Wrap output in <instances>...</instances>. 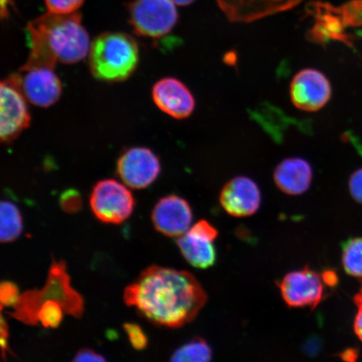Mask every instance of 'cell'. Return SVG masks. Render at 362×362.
<instances>
[{
  "instance_id": "cell-15",
  "label": "cell",
  "mask_w": 362,
  "mask_h": 362,
  "mask_svg": "<svg viewBox=\"0 0 362 362\" xmlns=\"http://www.w3.org/2000/svg\"><path fill=\"white\" fill-rule=\"evenodd\" d=\"M152 97L161 111L176 119H187L196 107L191 90L182 81L174 78L158 81L153 86Z\"/></svg>"
},
{
  "instance_id": "cell-18",
  "label": "cell",
  "mask_w": 362,
  "mask_h": 362,
  "mask_svg": "<svg viewBox=\"0 0 362 362\" xmlns=\"http://www.w3.org/2000/svg\"><path fill=\"white\" fill-rule=\"evenodd\" d=\"M23 220L19 208L10 201L0 204V240L4 243H11L21 236Z\"/></svg>"
},
{
  "instance_id": "cell-31",
  "label": "cell",
  "mask_w": 362,
  "mask_h": 362,
  "mask_svg": "<svg viewBox=\"0 0 362 362\" xmlns=\"http://www.w3.org/2000/svg\"><path fill=\"white\" fill-rule=\"evenodd\" d=\"M172 2L180 6H187L193 4L196 0H171Z\"/></svg>"
},
{
  "instance_id": "cell-25",
  "label": "cell",
  "mask_w": 362,
  "mask_h": 362,
  "mask_svg": "<svg viewBox=\"0 0 362 362\" xmlns=\"http://www.w3.org/2000/svg\"><path fill=\"white\" fill-rule=\"evenodd\" d=\"M349 191L356 202L362 204V168L356 170L349 180Z\"/></svg>"
},
{
  "instance_id": "cell-19",
  "label": "cell",
  "mask_w": 362,
  "mask_h": 362,
  "mask_svg": "<svg viewBox=\"0 0 362 362\" xmlns=\"http://www.w3.org/2000/svg\"><path fill=\"white\" fill-rule=\"evenodd\" d=\"M211 356L209 345L203 339L196 338L176 350L170 362H211Z\"/></svg>"
},
{
  "instance_id": "cell-7",
  "label": "cell",
  "mask_w": 362,
  "mask_h": 362,
  "mask_svg": "<svg viewBox=\"0 0 362 362\" xmlns=\"http://www.w3.org/2000/svg\"><path fill=\"white\" fill-rule=\"evenodd\" d=\"M307 0H215L226 19L247 25L293 10Z\"/></svg>"
},
{
  "instance_id": "cell-4",
  "label": "cell",
  "mask_w": 362,
  "mask_h": 362,
  "mask_svg": "<svg viewBox=\"0 0 362 362\" xmlns=\"http://www.w3.org/2000/svg\"><path fill=\"white\" fill-rule=\"evenodd\" d=\"M93 214L103 223L120 224L132 215L135 200L125 184L112 179L99 181L90 196Z\"/></svg>"
},
{
  "instance_id": "cell-10",
  "label": "cell",
  "mask_w": 362,
  "mask_h": 362,
  "mask_svg": "<svg viewBox=\"0 0 362 362\" xmlns=\"http://www.w3.org/2000/svg\"><path fill=\"white\" fill-rule=\"evenodd\" d=\"M161 170L155 153L144 147L128 149L117 160V173L127 187L140 189L155 182Z\"/></svg>"
},
{
  "instance_id": "cell-6",
  "label": "cell",
  "mask_w": 362,
  "mask_h": 362,
  "mask_svg": "<svg viewBox=\"0 0 362 362\" xmlns=\"http://www.w3.org/2000/svg\"><path fill=\"white\" fill-rule=\"evenodd\" d=\"M27 99L20 88V74L2 81L0 86V139L10 144L19 137L30 124Z\"/></svg>"
},
{
  "instance_id": "cell-1",
  "label": "cell",
  "mask_w": 362,
  "mask_h": 362,
  "mask_svg": "<svg viewBox=\"0 0 362 362\" xmlns=\"http://www.w3.org/2000/svg\"><path fill=\"white\" fill-rule=\"evenodd\" d=\"M124 298L151 322L170 328L192 322L207 301L193 274L158 266L143 271L125 289Z\"/></svg>"
},
{
  "instance_id": "cell-23",
  "label": "cell",
  "mask_w": 362,
  "mask_h": 362,
  "mask_svg": "<svg viewBox=\"0 0 362 362\" xmlns=\"http://www.w3.org/2000/svg\"><path fill=\"white\" fill-rule=\"evenodd\" d=\"M85 0H45L49 13L56 15H71L76 13Z\"/></svg>"
},
{
  "instance_id": "cell-16",
  "label": "cell",
  "mask_w": 362,
  "mask_h": 362,
  "mask_svg": "<svg viewBox=\"0 0 362 362\" xmlns=\"http://www.w3.org/2000/svg\"><path fill=\"white\" fill-rule=\"evenodd\" d=\"M310 13L314 17L313 25L308 33L310 42L321 45L341 42L352 47V39L346 31L348 26L344 21L339 7L314 3Z\"/></svg>"
},
{
  "instance_id": "cell-24",
  "label": "cell",
  "mask_w": 362,
  "mask_h": 362,
  "mask_svg": "<svg viewBox=\"0 0 362 362\" xmlns=\"http://www.w3.org/2000/svg\"><path fill=\"white\" fill-rule=\"evenodd\" d=\"M124 329L129 341L132 344L136 350H143L148 345V339L139 325L132 323H127L124 325Z\"/></svg>"
},
{
  "instance_id": "cell-12",
  "label": "cell",
  "mask_w": 362,
  "mask_h": 362,
  "mask_svg": "<svg viewBox=\"0 0 362 362\" xmlns=\"http://www.w3.org/2000/svg\"><path fill=\"white\" fill-rule=\"evenodd\" d=\"M192 207L184 198L170 194L160 199L152 211V221L158 233L170 238L182 236L192 228Z\"/></svg>"
},
{
  "instance_id": "cell-28",
  "label": "cell",
  "mask_w": 362,
  "mask_h": 362,
  "mask_svg": "<svg viewBox=\"0 0 362 362\" xmlns=\"http://www.w3.org/2000/svg\"><path fill=\"white\" fill-rule=\"evenodd\" d=\"M354 302L356 305L358 307V312H357L354 321V332L357 337L362 341V288L361 291L355 296Z\"/></svg>"
},
{
  "instance_id": "cell-8",
  "label": "cell",
  "mask_w": 362,
  "mask_h": 362,
  "mask_svg": "<svg viewBox=\"0 0 362 362\" xmlns=\"http://www.w3.org/2000/svg\"><path fill=\"white\" fill-rule=\"evenodd\" d=\"M322 276L310 268L291 272L278 283L284 300L291 308L315 309L323 300Z\"/></svg>"
},
{
  "instance_id": "cell-13",
  "label": "cell",
  "mask_w": 362,
  "mask_h": 362,
  "mask_svg": "<svg viewBox=\"0 0 362 362\" xmlns=\"http://www.w3.org/2000/svg\"><path fill=\"white\" fill-rule=\"evenodd\" d=\"M219 201L226 214L235 217H247L259 209L262 194L255 180L247 176H237L224 185Z\"/></svg>"
},
{
  "instance_id": "cell-26",
  "label": "cell",
  "mask_w": 362,
  "mask_h": 362,
  "mask_svg": "<svg viewBox=\"0 0 362 362\" xmlns=\"http://www.w3.org/2000/svg\"><path fill=\"white\" fill-rule=\"evenodd\" d=\"M19 298L18 289L15 284L11 283H3L1 285V302L2 305H11L16 302Z\"/></svg>"
},
{
  "instance_id": "cell-21",
  "label": "cell",
  "mask_w": 362,
  "mask_h": 362,
  "mask_svg": "<svg viewBox=\"0 0 362 362\" xmlns=\"http://www.w3.org/2000/svg\"><path fill=\"white\" fill-rule=\"evenodd\" d=\"M38 318L45 327H57L62 319V309L55 301L45 302L40 308Z\"/></svg>"
},
{
  "instance_id": "cell-29",
  "label": "cell",
  "mask_w": 362,
  "mask_h": 362,
  "mask_svg": "<svg viewBox=\"0 0 362 362\" xmlns=\"http://www.w3.org/2000/svg\"><path fill=\"white\" fill-rule=\"evenodd\" d=\"M322 277L324 279V282L325 284H327L328 286L334 287L336 286L338 283V278L336 273L332 270H327L324 272L322 274Z\"/></svg>"
},
{
  "instance_id": "cell-27",
  "label": "cell",
  "mask_w": 362,
  "mask_h": 362,
  "mask_svg": "<svg viewBox=\"0 0 362 362\" xmlns=\"http://www.w3.org/2000/svg\"><path fill=\"white\" fill-rule=\"evenodd\" d=\"M72 362H107L105 358L98 353L90 349H83L76 353Z\"/></svg>"
},
{
  "instance_id": "cell-14",
  "label": "cell",
  "mask_w": 362,
  "mask_h": 362,
  "mask_svg": "<svg viewBox=\"0 0 362 362\" xmlns=\"http://www.w3.org/2000/svg\"><path fill=\"white\" fill-rule=\"evenodd\" d=\"M20 88L27 101L36 107H49L60 99L62 86L52 68L37 67L20 71Z\"/></svg>"
},
{
  "instance_id": "cell-2",
  "label": "cell",
  "mask_w": 362,
  "mask_h": 362,
  "mask_svg": "<svg viewBox=\"0 0 362 362\" xmlns=\"http://www.w3.org/2000/svg\"><path fill=\"white\" fill-rule=\"evenodd\" d=\"M30 52L20 71L37 67L54 69L56 63L74 64L87 57L90 44L78 13L56 15L47 13L27 25Z\"/></svg>"
},
{
  "instance_id": "cell-30",
  "label": "cell",
  "mask_w": 362,
  "mask_h": 362,
  "mask_svg": "<svg viewBox=\"0 0 362 362\" xmlns=\"http://www.w3.org/2000/svg\"><path fill=\"white\" fill-rule=\"evenodd\" d=\"M358 356V351L355 349H349L342 353L341 358L346 362H356Z\"/></svg>"
},
{
  "instance_id": "cell-11",
  "label": "cell",
  "mask_w": 362,
  "mask_h": 362,
  "mask_svg": "<svg viewBox=\"0 0 362 362\" xmlns=\"http://www.w3.org/2000/svg\"><path fill=\"white\" fill-rule=\"evenodd\" d=\"M218 230L209 221L201 220L177 239V245L185 260L197 269H208L215 264V240Z\"/></svg>"
},
{
  "instance_id": "cell-3",
  "label": "cell",
  "mask_w": 362,
  "mask_h": 362,
  "mask_svg": "<svg viewBox=\"0 0 362 362\" xmlns=\"http://www.w3.org/2000/svg\"><path fill=\"white\" fill-rule=\"evenodd\" d=\"M89 66L98 80L115 83L128 79L137 67L139 47L130 35L107 33L90 44Z\"/></svg>"
},
{
  "instance_id": "cell-22",
  "label": "cell",
  "mask_w": 362,
  "mask_h": 362,
  "mask_svg": "<svg viewBox=\"0 0 362 362\" xmlns=\"http://www.w3.org/2000/svg\"><path fill=\"white\" fill-rule=\"evenodd\" d=\"M339 8L348 27L362 25V0H351Z\"/></svg>"
},
{
  "instance_id": "cell-20",
  "label": "cell",
  "mask_w": 362,
  "mask_h": 362,
  "mask_svg": "<svg viewBox=\"0 0 362 362\" xmlns=\"http://www.w3.org/2000/svg\"><path fill=\"white\" fill-rule=\"evenodd\" d=\"M342 265L347 274L362 278V238H350L343 243Z\"/></svg>"
},
{
  "instance_id": "cell-17",
  "label": "cell",
  "mask_w": 362,
  "mask_h": 362,
  "mask_svg": "<svg viewBox=\"0 0 362 362\" xmlns=\"http://www.w3.org/2000/svg\"><path fill=\"white\" fill-rule=\"evenodd\" d=\"M274 179L280 191L291 196H298L310 189L313 170L304 158H288L276 167Z\"/></svg>"
},
{
  "instance_id": "cell-5",
  "label": "cell",
  "mask_w": 362,
  "mask_h": 362,
  "mask_svg": "<svg viewBox=\"0 0 362 362\" xmlns=\"http://www.w3.org/2000/svg\"><path fill=\"white\" fill-rule=\"evenodd\" d=\"M175 6L171 0H134L129 6L134 33L155 39L169 34L178 21Z\"/></svg>"
},
{
  "instance_id": "cell-9",
  "label": "cell",
  "mask_w": 362,
  "mask_h": 362,
  "mask_svg": "<svg viewBox=\"0 0 362 362\" xmlns=\"http://www.w3.org/2000/svg\"><path fill=\"white\" fill-rule=\"evenodd\" d=\"M291 98L298 110L316 112L323 108L332 96V87L322 72L305 68L293 76L291 83Z\"/></svg>"
}]
</instances>
